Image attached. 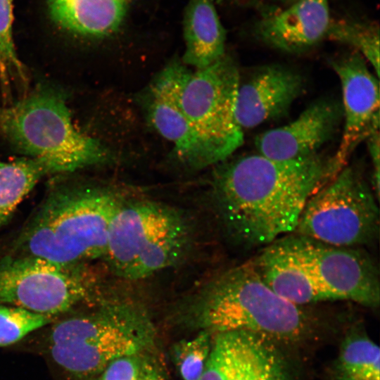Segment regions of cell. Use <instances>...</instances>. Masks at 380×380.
<instances>
[{"mask_svg": "<svg viewBox=\"0 0 380 380\" xmlns=\"http://www.w3.org/2000/svg\"><path fill=\"white\" fill-rule=\"evenodd\" d=\"M216 166L213 211L227 237L248 248L293 233L309 198L334 177L331 157L318 153L284 160L246 155Z\"/></svg>", "mask_w": 380, "mask_h": 380, "instance_id": "1", "label": "cell"}, {"mask_svg": "<svg viewBox=\"0 0 380 380\" xmlns=\"http://www.w3.org/2000/svg\"><path fill=\"white\" fill-rule=\"evenodd\" d=\"M125 198L115 189L55 180L8 253L62 265L103 258L111 222Z\"/></svg>", "mask_w": 380, "mask_h": 380, "instance_id": "2", "label": "cell"}, {"mask_svg": "<svg viewBox=\"0 0 380 380\" xmlns=\"http://www.w3.org/2000/svg\"><path fill=\"white\" fill-rule=\"evenodd\" d=\"M182 319L212 335L247 331L274 343L307 338L317 318L275 293L250 261L210 279L183 302Z\"/></svg>", "mask_w": 380, "mask_h": 380, "instance_id": "3", "label": "cell"}, {"mask_svg": "<svg viewBox=\"0 0 380 380\" xmlns=\"http://www.w3.org/2000/svg\"><path fill=\"white\" fill-rule=\"evenodd\" d=\"M96 305L59 321L49 334L51 359L76 379L100 374L113 360L145 352L153 341L151 319L139 303L102 296Z\"/></svg>", "mask_w": 380, "mask_h": 380, "instance_id": "4", "label": "cell"}, {"mask_svg": "<svg viewBox=\"0 0 380 380\" xmlns=\"http://www.w3.org/2000/svg\"><path fill=\"white\" fill-rule=\"evenodd\" d=\"M0 134L27 157L43 159L54 175L108 162L110 151L73 125L65 94L48 84L0 107Z\"/></svg>", "mask_w": 380, "mask_h": 380, "instance_id": "5", "label": "cell"}, {"mask_svg": "<svg viewBox=\"0 0 380 380\" xmlns=\"http://www.w3.org/2000/svg\"><path fill=\"white\" fill-rule=\"evenodd\" d=\"M194 236L191 221L178 208L125 199L111 222L103 258L118 277L144 279L182 262Z\"/></svg>", "mask_w": 380, "mask_h": 380, "instance_id": "6", "label": "cell"}, {"mask_svg": "<svg viewBox=\"0 0 380 380\" xmlns=\"http://www.w3.org/2000/svg\"><path fill=\"white\" fill-rule=\"evenodd\" d=\"M379 199L353 166H344L306 202L293 233L338 247L369 245L379 234Z\"/></svg>", "mask_w": 380, "mask_h": 380, "instance_id": "7", "label": "cell"}, {"mask_svg": "<svg viewBox=\"0 0 380 380\" xmlns=\"http://www.w3.org/2000/svg\"><path fill=\"white\" fill-rule=\"evenodd\" d=\"M86 264L62 265L7 253L0 258V305L53 317L101 296Z\"/></svg>", "mask_w": 380, "mask_h": 380, "instance_id": "8", "label": "cell"}, {"mask_svg": "<svg viewBox=\"0 0 380 380\" xmlns=\"http://www.w3.org/2000/svg\"><path fill=\"white\" fill-rule=\"evenodd\" d=\"M240 74L227 53L212 65L191 72L182 89V108L215 165L243 142L236 118Z\"/></svg>", "mask_w": 380, "mask_h": 380, "instance_id": "9", "label": "cell"}, {"mask_svg": "<svg viewBox=\"0 0 380 380\" xmlns=\"http://www.w3.org/2000/svg\"><path fill=\"white\" fill-rule=\"evenodd\" d=\"M282 239L326 301L346 300L369 308L379 306V270L367 254L356 248L334 246L296 233Z\"/></svg>", "mask_w": 380, "mask_h": 380, "instance_id": "10", "label": "cell"}, {"mask_svg": "<svg viewBox=\"0 0 380 380\" xmlns=\"http://www.w3.org/2000/svg\"><path fill=\"white\" fill-rule=\"evenodd\" d=\"M191 71L182 61H170L149 84L145 94L146 114L154 128L172 143L179 160L191 169L215 165L182 106L184 85Z\"/></svg>", "mask_w": 380, "mask_h": 380, "instance_id": "11", "label": "cell"}, {"mask_svg": "<svg viewBox=\"0 0 380 380\" xmlns=\"http://www.w3.org/2000/svg\"><path fill=\"white\" fill-rule=\"evenodd\" d=\"M330 65L338 77L343 96V134L339 147L331 157L336 175L357 145L379 127V80L368 69L366 60L355 51Z\"/></svg>", "mask_w": 380, "mask_h": 380, "instance_id": "12", "label": "cell"}, {"mask_svg": "<svg viewBox=\"0 0 380 380\" xmlns=\"http://www.w3.org/2000/svg\"><path fill=\"white\" fill-rule=\"evenodd\" d=\"M342 121L341 104L329 99L317 100L289 124L258 135L255 144L260 154L272 159L306 156L318 153L334 137Z\"/></svg>", "mask_w": 380, "mask_h": 380, "instance_id": "13", "label": "cell"}, {"mask_svg": "<svg viewBox=\"0 0 380 380\" xmlns=\"http://www.w3.org/2000/svg\"><path fill=\"white\" fill-rule=\"evenodd\" d=\"M303 76L290 68L267 65L239 80L236 118L241 129H250L284 115L301 95Z\"/></svg>", "mask_w": 380, "mask_h": 380, "instance_id": "14", "label": "cell"}, {"mask_svg": "<svg viewBox=\"0 0 380 380\" xmlns=\"http://www.w3.org/2000/svg\"><path fill=\"white\" fill-rule=\"evenodd\" d=\"M331 21L328 0H296L286 9L260 19L254 32L272 48L300 53L326 38Z\"/></svg>", "mask_w": 380, "mask_h": 380, "instance_id": "15", "label": "cell"}, {"mask_svg": "<svg viewBox=\"0 0 380 380\" xmlns=\"http://www.w3.org/2000/svg\"><path fill=\"white\" fill-rule=\"evenodd\" d=\"M51 23L75 38H101L121 25L129 0H43Z\"/></svg>", "mask_w": 380, "mask_h": 380, "instance_id": "16", "label": "cell"}, {"mask_svg": "<svg viewBox=\"0 0 380 380\" xmlns=\"http://www.w3.org/2000/svg\"><path fill=\"white\" fill-rule=\"evenodd\" d=\"M185 51L182 62L195 70L222 58L226 34L213 0H189L183 20Z\"/></svg>", "mask_w": 380, "mask_h": 380, "instance_id": "17", "label": "cell"}, {"mask_svg": "<svg viewBox=\"0 0 380 380\" xmlns=\"http://www.w3.org/2000/svg\"><path fill=\"white\" fill-rule=\"evenodd\" d=\"M235 354L229 380H290L274 343L247 331H234Z\"/></svg>", "mask_w": 380, "mask_h": 380, "instance_id": "18", "label": "cell"}, {"mask_svg": "<svg viewBox=\"0 0 380 380\" xmlns=\"http://www.w3.org/2000/svg\"><path fill=\"white\" fill-rule=\"evenodd\" d=\"M49 175H54L53 170L43 159L25 157L0 161V230L37 183Z\"/></svg>", "mask_w": 380, "mask_h": 380, "instance_id": "19", "label": "cell"}, {"mask_svg": "<svg viewBox=\"0 0 380 380\" xmlns=\"http://www.w3.org/2000/svg\"><path fill=\"white\" fill-rule=\"evenodd\" d=\"M337 380H380V350L367 336L349 334L335 362Z\"/></svg>", "mask_w": 380, "mask_h": 380, "instance_id": "20", "label": "cell"}, {"mask_svg": "<svg viewBox=\"0 0 380 380\" xmlns=\"http://www.w3.org/2000/svg\"><path fill=\"white\" fill-rule=\"evenodd\" d=\"M326 38L355 48L379 77V29L377 25L355 20H331Z\"/></svg>", "mask_w": 380, "mask_h": 380, "instance_id": "21", "label": "cell"}, {"mask_svg": "<svg viewBox=\"0 0 380 380\" xmlns=\"http://www.w3.org/2000/svg\"><path fill=\"white\" fill-rule=\"evenodd\" d=\"M212 334L199 331L194 337L177 342L172 348V359L182 380H198L212 347Z\"/></svg>", "mask_w": 380, "mask_h": 380, "instance_id": "22", "label": "cell"}, {"mask_svg": "<svg viewBox=\"0 0 380 380\" xmlns=\"http://www.w3.org/2000/svg\"><path fill=\"white\" fill-rule=\"evenodd\" d=\"M13 0H0V65L1 81L8 83L10 78L23 84L27 81L26 69L20 60L13 39Z\"/></svg>", "mask_w": 380, "mask_h": 380, "instance_id": "23", "label": "cell"}, {"mask_svg": "<svg viewBox=\"0 0 380 380\" xmlns=\"http://www.w3.org/2000/svg\"><path fill=\"white\" fill-rule=\"evenodd\" d=\"M53 322V317L11 305H0V347L15 343Z\"/></svg>", "mask_w": 380, "mask_h": 380, "instance_id": "24", "label": "cell"}, {"mask_svg": "<svg viewBox=\"0 0 380 380\" xmlns=\"http://www.w3.org/2000/svg\"><path fill=\"white\" fill-rule=\"evenodd\" d=\"M99 380H165L155 361L144 352L125 355L110 362Z\"/></svg>", "mask_w": 380, "mask_h": 380, "instance_id": "25", "label": "cell"}, {"mask_svg": "<svg viewBox=\"0 0 380 380\" xmlns=\"http://www.w3.org/2000/svg\"><path fill=\"white\" fill-rule=\"evenodd\" d=\"M213 335L210 353L198 380H229L235 354V334L230 331Z\"/></svg>", "mask_w": 380, "mask_h": 380, "instance_id": "26", "label": "cell"}, {"mask_svg": "<svg viewBox=\"0 0 380 380\" xmlns=\"http://www.w3.org/2000/svg\"><path fill=\"white\" fill-rule=\"evenodd\" d=\"M379 131L376 129L371 132L366 138L368 144V150L372 164V189L379 199Z\"/></svg>", "mask_w": 380, "mask_h": 380, "instance_id": "27", "label": "cell"}, {"mask_svg": "<svg viewBox=\"0 0 380 380\" xmlns=\"http://www.w3.org/2000/svg\"><path fill=\"white\" fill-rule=\"evenodd\" d=\"M1 77H2V75H1V65H0V78L1 80Z\"/></svg>", "mask_w": 380, "mask_h": 380, "instance_id": "28", "label": "cell"}]
</instances>
